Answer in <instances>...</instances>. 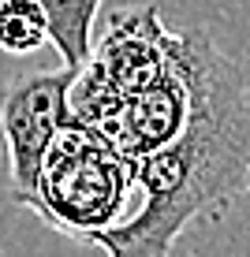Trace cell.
Returning <instances> with one entry per match:
<instances>
[{
  "instance_id": "cell-1",
  "label": "cell",
  "mask_w": 250,
  "mask_h": 257,
  "mask_svg": "<svg viewBox=\"0 0 250 257\" xmlns=\"http://www.w3.org/2000/svg\"><path fill=\"white\" fill-rule=\"evenodd\" d=\"M191 104L183 131L164 149L135 161L142 205L123 224L138 235L172 242L202 212L228 209L246 190L250 172V90L239 64L202 30H172Z\"/></svg>"
},
{
  "instance_id": "cell-2",
  "label": "cell",
  "mask_w": 250,
  "mask_h": 257,
  "mask_svg": "<svg viewBox=\"0 0 250 257\" xmlns=\"http://www.w3.org/2000/svg\"><path fill=\"white\" fill-rule=\"evenodd\" d=\"M131 190L135 161L97 131L67 119L41 161L30 209L52 231L90 242V235L123 220Z\"/></svg>"
},
{
  "instance_id": "cell-3",
  "label": "cell",
  "mask_w": 250,
  "mask_h": 257,
  "mask_svg": "<svg viewBox=\"0 0 250 257\" xmlns=\"http://www.w3.org/2000/svg\"><path fill=\"white\" fill-rule=\"evenodd\" d=\"M172 67V30L164 26L157 4L123 8L105 23L97 45H90L82 67H75L67 90L71 119L109 135L123 108V97L146 90Z\"/></svg>"
},
{
  "instance_id": "cell-4",
  "label": "cell",
  "mask_w": 250,
  "mask_h": 257,
  "mask_svg": "<svg viewBox=\"0 0 250 257\" xmlns=\"http://www.w3.org/2000/svg\"><path fill=\"white\" fill-rule=\"evenodd\" d=\"M75 67L60 64L49 71H26L0 90V138L8 161V194L19 205L34 201L38 172L52 138L71 119L67 90Z\"/></svg>"
},
{
  "instance_id": "cell-5",
  "label": "cell",
  "mask_w": 250,
  "mask_h": 257,
  "mask_svg": "<svg viewBox=\"0 0 250 257\" xmlns=\"http://www.w3.org/2000/svg\"><path fill=\"white\" fill-rule=\"evenodd\" d=\"M187 104H191V86H187V75H183L180 60H176V49H172V67L157 82H149L146 90L123 97V108L105 138L123 157L138 161V157L153 153V149H164L183 131Z\"/></svg>"
},
{
  "instance_id": "cell-6",
  "label": "cell",
  "mask_w": 250,
  "mask_h": 257,
  "mask_svg": "<svg viewBox=\"0 0 250 257\" xmlns=\"http://www.w3.org/2000/svg\"><path fill=\"white\" fill-rule=\"evenodd\" d=\"M49 19V45L56 49L60 64L82 67L94 45V23L101 0H38Z\"/></svg>"
},
{
  "instance_id": "cell-7",
  "label": "cell",
  "mask_w": 250,
  "mask_h": 257,
  "mask_svg": "<svg viewBox=\"0 0 250 257\" xmlns=\"http://www.w3.org/2000/svg\"><path fill=\"white\" fill-rule=\"evenodd\" d=\"M49 45V19L38 0H0V52L30 56Z\"/></svg>"
},
{
  "instance_id": "cell-8",
  "label": "cell",
  "mask_w": 250,
  "mask_h": 257,
  "mask_svg": "<svg viewBox=\"0 0 250 257\" xmlns=\"http://www.w3.org/2000/svg\"><path fill=\"white\" fill-rule=\"evenodd\" d=\"M90 242L101 246L109 257H172V250H176L172 242H160V238L131 231L123 220H116L112 227H101L97 235H90Z\"/></svg>"
},
{
  "instance_id": "cell-9",
  "label": "cell",
  "mask_w": 250,
  "mask_h": 257,
  "mask_svg": "<svg viewBox=\"0 0 250 257\" xmlns=\"http://www.w3.org/2000/svg\"><path fill=\"white\" fill-rule=\"evenodd\" d=\"M246 190H250V172H246Z\"/></svg>"
}]
</instances>
